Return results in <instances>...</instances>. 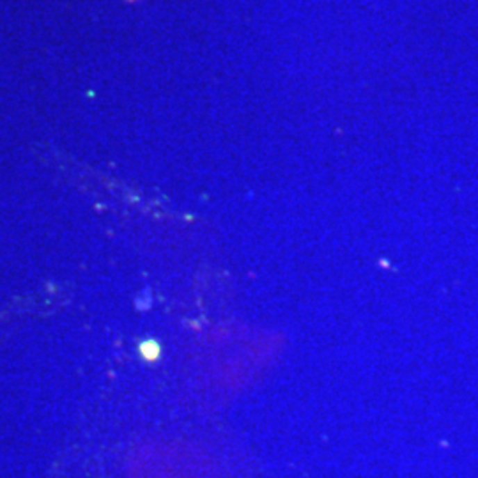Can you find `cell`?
Returning a JSON list of instances; mask_svg holds the SVG:
<instances>
[{
  "label": "cell",
  "instance_id": "6da1fadb",
  "mask_svg": "<svg viewBox=\"0 0 478 478\" xmlns=\"http://www.w3.org/2000/svg\"><path fill=\"white\" fill-rule=\"evenodd\" d=\"M140 353L144 354V358H147V360H156L158 353H160V347H158L153 340L144 342V344L140 345Z\"/></svg>",
  "mask_w": 478,
  "mask_h": 478
}]
</instances>
